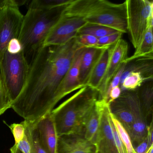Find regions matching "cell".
<instances>
[{
  "label": "cell",
  "mask_w": 153,
  "mask_h": 153,
  "mask_svg": "<svg viewBox=\"0 0 153 153\" xmlns=\"http://www.w3.org/2000/svg\"><path fill=\"white\" fill-rule=\"evenodd\" d=\"M82 48L76 37L63 45L43 46L29 64L25 84L11 108L31 122L51 113L56 90Z\"/></svg>",
  "instance_id": "1"
},
{
  "label": "cell",
  "mask_w": 153,
  "mask_h": 153,
  "mask_svg": "<svg viewBox=\"0 0 153 153\" xmlns=\"http://www.w3.org/2000/svg\"><path fill=\"white\" fill-rule=\"evenodd\" d=\"M99 99L96 89L82 87L51 112L59 137L83 135L85 124Z\"/></svg>",
  "instance_id": "2"
},
{
  "label": "cell",
  "mask_w": 153,
  "mask_h": 153,
  "mask_svg": "<svg viewBox=\"0 0 153 153\" xmlns=\"http://www.w3.org/2000/svg\"><path fill=\"white\" fill-rule=\"evenodd\" d=\"M63 15L80 18L88 24L103 26L123 33H128L126 5L105 0H72Z\"/></svg>",
  "instance_id": "3"
},
{
  "label": "cell",
  "mask_w": 153,
  "mask_h": 153,
  "mask_svg": "<svg viewBox=\"0 0 153 153\" xmlns=\"http://www.w3.org/2000/svg\"><path fill=\"white\" fill-rule=\"evenodd\" d=\"M67 6L51 9L28 8L24 16L18 39L29 65L43 47L46 37L63 15Z\"/></svg>",
  "instance_id": "4"
},
{
  "label": "cell",
  "mask_w": 153,
  "mask_h": 153,
  "mask_svg": "<svg viewBox=\"0 0 153 153\" xmlns=\"http://www.w3.org/2000/svg\"><path fill=\"white\" fill-rule=\"evenodd\" d=\"M29 68L23 51L17 54H11L7 51L0 60V76L13 102L24 88Z\"/></svg>",
  "instance_id": "5"
},
{
  "label": "cell",
  "mask_w": 153,
  "mask_h": 153,
  "mask_svg": "<svg viewBox=\"0 0 153 153\" xmlns=\"http://www.w3.org/2000/svg\"><path fill=\"white\" fill-rule=\"evenodd\" d=\"M127 32L135 50L139 46L149 28L153 27L152 0H126Z\"/></svg>",
  "instance_id": "6"
},
{
  "label": "cell",
  "mask_w": 153,
  "mask_h": 153,
  "mask_svg": "<svg viewBox=\"0 0 153 153\" xmlns=\"http://www.w3.org/2000/svg\"><path fill=\"white\" fill-rule=\"evenodd\" d=\"M26 2L25 0H14L12 4L0 9V60L10 42L19 37L24 18L19 7Z\"/></svg>",
  "instance_id": "7"
},
{
  "label": "cell",
  "mask_w": 153,
  "mask_h": 153,
  "mask_svg": "<svg viewBox=\"0 0 153 153\" xmlns=\"http://www.w3.org/2000/svg\"><path fill=\"white\" fill-rule=\"evenodd\" d=\"M87 23L82 19L62 15L49 33L43 46L63 45L75 38Z\"/></svg>",
  "instance_id": "8"
},
{
  "label": "cell",
  "mask_w": 153,
  "mask_h": 153,
  "mask_svg": "<svg viewBox=\"0 0 153 153\" xmlns=\"http://www.w3.org/2000/svg\"><path fill=\"white\" fill-rule=\"evenodd\" d=\"M128 43L122 38L109 47V57L106 69L97 90L99 95L98 99L105 100L109 84L128 59Z\"/></svg>",
  "instance_id": "9"
},
{
  "label": "cell",
  "mask_w": 153,
  "mask_h": 153,
  "mask_svg": "<svg viewBox=\"0 0 153 153\" xmlns=\"http://www.w3.org/2000/svg\"><path fill=\"white\" fill-rule=\"evenodd\" d=\"M133 116V122L128 134L135 148L146 137L147 123L136 90L122 91Z\"/></svg>",
  "instance_id": "10"
},
{
  "label": "cell",
  "mask_w": 153,
  "mask_h": 153,
  "mask_svg": "<svg viewBox=\"0 0 153 153\" xmlns=\"http://www.w3.org/2000/svg\"><path fill=\"white\" fill-rule=\"evenodd\" d=\"M33 123L42 147L47 153H57L59 136L51 112Z\"/></svg>",
  "instance_id": "11"
},
{
  "label": "cell",
  "mask_w": 153,
  "mask_h": 153,
  "mask_svg": "<svg viewBox=\"0 0 153 153\" xmlns=\"http://www.w3.org/2000/svg\"><path fill=\"white\" fill-rule=\"evenodd\" d=\"M84 48L79 49L77 52L71 66L56 90L53 102L54 108L66 96L83 87L79 83V64Z\"/></svg>",
  "instance_id": "12"
},
{
  "label": "cell",
  "mask_w": 153,
  "mask_h": 153,
  "mask_svg": "<svg viewBox=\"0 0 153 153\" xmlns=\"http://www.w3.org/2000/svg\"><path fill=\"white\" fill-rule=\"evenodd\" d=\"M93 144L101 153H118L111 123L109 104L105 106L101 124Z\"/></svg>",
  "instance_id": "13"
},
{
  "label": "cell",
  "mask_w": 153,
  "mask_h": 153,
  "mask_svg": "<svg viewBox=\"0 0 153 153\" xmlns=\"http://www.w3.org/2000/svg\"><path fill=\"white\" fill-rule=\"evenodd\" d=\"M95 148L84 135L59 137L57 153H94Z\"/></svg>",
  "instance_id": "14"
},
{
  "label": "cell",
  "mask_w": 153,
  "mask_h": 153,
  "mask_svg": "<svg viewBox=\"0 0 153 153\" xmlns=\"http://www.w3.org/2000/svg\"><path fill=\"white\" fill-rule=\"evenodd\" d=\"M108 103L104 100L98 99L86 122L84 137L93 143L97 134L105 106Z\"/></svg>",
  "instance_id": "15"
},
{
  "label": "cell",
  "mask_w": 153,
  "mask_h": 153,
  "mask_svg": "<svg viewBox=\"0 0 153 153\" xmlns=\"http://www.w3.org/2000/svg\"><path fill=\"white\" fill-rule=\"evenodd\" d=\"M109 108L112 114L128 132L133 123V118L131 110L122 92L119 98L109 104Z\"/></svg>",
  "instance_id": "16"
},
{
  "label": "cell",
  "mask_w": 153,
  "mask_h": 153,
  "mask_svg": "<svg viewBox=\"0 0 153 153\" xmlns=\"http://www.w3.org/2000/svg\"><path fill=\"white\" fill-rule=\"evenodd\" d=\"M104 48L95 47L84 48L83 49L79 64V83L83 87L86 86L90 72Z\"/></svg>",
  "instance_id": "17"
},
{
  "label": "cell",
  "mask_w": 153,
  "mask_h": 153,
  "mask_svg": "<svg viewBox=\"0 0 153 153\" xmlns=\"http://www.w3.org/2000/svg\"><path fill=\"white\" fill-rule=\"evenodd\" d=\"M153 58H140L125 62L126 65L121 79L120 85L125 77L132 72L140 73L145 81L153 80Z\"/></svg>",
  "instance_id": "18"
},
{
  "label": "cell",
  "mask_w": 153,
  "mask_h": 153,
  "mask_svg": "<svg viewBox=\"0 0 153 153\" xmlns=\"http://www.w3.org/2000/svg\"><path fill=\"white\" fill-rule=\"evenodd\" d=\"M110 47L103 50L90 72L86 83V86L89 87L97 90L98 89L106 69Z\"/></svg>",
  "instance_id": "19"
},
{
  "label": "cell",
  "mask_w": 153,
  "mask_h": 153,
  "mask_svg": "<svg viewBox=\"0 0 153 153\" xmlns=\"http://www.w3.org/2000/svg\"><path fill=\"white\" fill-rule=\"evenodd\" d=\"M136 91L142 111L147 118L153 112V80L145 81Z\"/></svg>",
  "instance_id": "20"
},
{
  "label": "cell",
  "mask_w": 153,
  "mask_h": 153,
  "mask_svg": "<svg viewBox=\"0 0 153 153\" xmlns=\"http://www.w3.org/2000/svg\"><path fill=\"white\" fill-rule=\"evenodd\" d=\"M140 58H153V27L149 28L139 46L135 50L133 55L128 57L124 62Z\"/></svg>",
  "instance_id": "21"
},
{
  "label": "cell",
  "mask_w": 153,
  "mask_h": 153,
  "mask_svg": "<svg viewBox=\"0 0 153 153\" xmlns=\"http://www.w3.org/2000/svg\"><path fill=\"white\" fill-rule=\"evenodd\" d=\"M117 32H120L107 27L88 24L79 30L78 34L90 35L98 39Z\"/></svg>",
  "instance_id": "22"
},
{
  "label": "cell",
  "mask_w": 153,
  "mask_h": 153,
  "mask_svg": "<svg viewBox=\"0 0 153 153\" xmlns=\"http://www.w3.org/2000/svg\"><path fill=\"white\" fill-rule=\"evenodd\" d=\"M144 82L145 79L140 73L132 72L125 77L120 87L122 92L125 90L134 91L137 89Z\"/></svg>",
  "instance_id": "23"
},
{
  "label": "cell",
  "mask_w": 153,
  "mask_h": 153,
  "mask_svg": "<svg viewBox=\"0 0 153 153\" xmlns=\"http://www.w3.org/2000/svg\"><path fill=\"white\" fill-rule=\"evenodd\" d=\"M110 115L111 120L112 121L117 130L120 139L127 150V153H137L131 143V140L128 132L123 128L122 125L120 123L112 114L111 113L110 111Z\"/></svg>",
  "instance_id": "24"
},
{
  "label": "cell",
  "mask_w": 153,
  "mask_h": 153,
  "mask_svg": "<svg viewBox=\"0 0 153 153\" xmlns=\"http://www.w3.org/2000/svg\"><path fill=\"white\" fill-rule=\"evenodd\" d=\"M72 0H33L29 8L51 9L61 6H67Z\"/></svg>",
  "instance_id": "25"
},
{
  "label": "cell",
  "mask_w": 153,
  "mask_h": 153,
  "mask_svg": "<svg viewBox=\"0 0 153 153\" xmlns=\"http://www.w3.org/2000/svg\"><path fill=\"white\" fill-rule=\"evenodd\" d=\"M25 134L24 138L17 145H14L10 149V153H32V147L28 128L24 121Z\"/></svg>",
  "instance_id": "26"
},
{
  "label": "cell",
  "mask_w": 153,
  "mask_h": 153,
  "mask_svg": "<svg viewBox=\"0 0 153 153\" xmlns=\"http://www.w3.org/2000/svg\"><path fill=\"white\" fill-rule=\"evenodd\" d=\"M13 102L8 94L0 76V115L11 108Z\"/></svg>",
  "instance_id": "27"
},
{
  "label": "cell",
  "mask_w": 153,
  "mask_h": 153,
  "mask_svg": "<svg viewBox=\"0 0 153 153\" xmlns=\"http://www.w3.org/2000/svg\"><path fill=\"white\" fill-rule=\"evenodd\" d=\"M25 122L30 134V140L32 147V153H47L42 147L38 141L37 135L34 128L33 122L24 120Z\"/></svg>",
  "instance_id": "28"
},
{
  "label": "cell",
  "mask_w": 153,
  "mask_h": 153,
  "mask_svg": "<svg viewBox=\"0 0 153 153\" xmlns=\"http://www.w3.org/2000/svg\"><path fill=\"white\" fill-rule=\"evenodd\" d=\"M122 35V33L117 32L115 33L98 38L96 47L102 48L110 47L121 39Z\"/></svg>",
  "instance_id": "29"
},
{
  "label": "cell",
  "mask_w": 153,
  "mask_h": 153,
  "mask_svg": "<svg viewBox=\"0 0 153 153\" xmlns=\"http://www.w3.org/2000/svg\"><path fill=\"white\" fill-rule=\"evenodd\" d=\"M11 130L15 139V145H17L24 138L25 134V125L24 121L21 123H14L8 125Z\"/></svg>",
  "instance_id": "30"
},
{
  "label": "cell",
  "mask_w": 153,
  "mask_h": 153,
  "mask_svg": "<svg viewBox=\"0 0 153 153\" xmlns=\"http://www.w3.org/2000/svg\"><path fill=\"white\" fill-rule=\"evenodd\" d=\"M76 38L78 43L84 48L96 47L98 42L97 38L88 34H78Z\"/></svg>",
  "instance_id": "31"
},
{
  "label": "cell",
  "mask_w": 153,
  "mask_h": 153,
  "mask_svg": "<svg viewBox=\"0 0 153 153\" xmlns=\"http://www.w3.org/2000/svg\"><path fill=\"white\" fill-rule=\"evenodd\" d=\"M125 65H126V63L124 62V63L122 64V65L119 71L117 72L116 75L112 79L111 82H110V84H109L105 98V101H106L107 102V101H108V95H109L110 91H111L112 88H114L116 87L120 86V83L121 79L122 76L123 71H124Z\"/></svg>",
  "instance_id": "32"
},
{
  "label": "cell",
  "mask_w": 153,
  "mask_h": 153,
  "mask_svg": "<svg viewBox=\"0 0 153 153\" xmlns=\"http://www.w3.org/2000/svg\"><path fill=\"white\" fill-rule=\"evenodd\" d=\"M7 51L11 54H17L23 51L22 45L18 39H13L9 43Z\"/></svg>",
  "instance_id": "33"
},
{
  "label": "cell",
  "mask_w": 153,
  "mask_h": 153,
  "mask_svg": "<svg viewBox=\"0 0 153 153\" xmlns=\"http://www.w3.org/2000/svg\"><path fill=\"white\" fill-rule=\"evenodd\" d=\"M153 144L149 143L146 136V139L135 148V150L137 153H146L148 149Z\"/></svg>",
  "instance_id": "34"
},
{
  "label": "cell",
  "mask_w": 153,
  "mask_h": 153,
  "mask_svg": "<svg viewBox=\"0 0 153 153\" xmlns=\"http://www.w3.org/2000/svg\"><path fill=\"white\" fill-rule=\"evenodd\" d=\"M122 93V90L120 86L112 88L110 91L108 95V103L110 104L111 102L119 98Z\"/></svg>",
  "instance_id": "35"
},
{
  "label": "cell",
  "mask_w": 153,
  "mask_h": 153,
  "mask_svg": "<svg viewBox=\"0 0 153 153\" xmlns=\"http://www.w3.org/2000/svg\"><path fill=\"white\" fill-rule=\"evenodd\" d=\"M14 0H0V9L9 4H12Z\"/></svg>",
  "instance_id": "36"
},
{
  "label": "cell",
  "mask_w": 153,
  "mask_h": 153,
  "mask_svg": "<svg viewBox=\"0 0 153 153\" xmlns=\"http://www.w3.org/2000/svg\"><path fill=\"white\" fill-rule=\"evenodd\" d=\"M94 153H101V152H99V151H97V150H95L94 152Z\"/></svg>",
  "instance_id": "37"
}]
</instances>
